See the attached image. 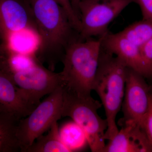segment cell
Returning <instances> with one entry per match:
<instances>
[{"label":"cell","mask_w":152,"mask_h":152,"mask_svg":"<svg viewBox=\"0 0 152 152\" xmlns=\"http://www.w3.org/2000/svg\"><path fill=\"white\" fill-rule=\"evenodd\" d=\"M39 37L38 60L54 71L71 44L80 40L62 7L55 0H27Z\"/></svg>","instance_id":"obj_1"},{"label":"cell","mask_w":152,"mask_h":152,"mask_svg":"<svg viewBox=\"0 0 152 152\" xmlns=\"http://www.w3.org/2000/svg\"><path fill=\"white\" fill-rule=\"evenodd\" d=\"M128 67L113 55L102 48L93 91L99 95L103 106L108 127L105 138L110 140L119 130L116 120L121 109Z\"/></svg>","instance_id":"obj_2"},{"label":"cell","mask_w":152,"mask_h":152,"mask_svg":"<svg viewBox=\"0 0 152 152\" xmlns=\"http://www.w3.org/2000/svg\"><path fill=\"white\" fill-rule=\"evenodd\" d=\"M103 36L98 39L79 40L69 46L62 61L63 70L60 72L63 86L79 94L91 95Z\"/></svg>","instance_id":"obj_3"},{"label":"cell","mask_w":152,"mask_h":152,"mask_svg":"<svg viewBox=\"0 0 152 152\" xmlns=\"http://www.w3.org/2000/svg\"><path fill=\"white\" fill-rule=\"evenodd\" d=\"M63 87L62 116L69 117L81 128L92 152H104L108 124L106 119L102 118L98 114L102 103L91 95L79 94Z\"/></svg>","instance_id":"obj_4"},{"label":"cell","mask_w":152,"mask_h":152,"mask_svg":"<svg viewBox=\"0 0 152 152\" xmlns=\"http://www.w3.org/2000/svg\"><path fill=\"white\" fill-rule=\"evenodd\" d=\"M62 86L49 94L27 116L20 120L18 137L21 151L26 152L39 137L49 130L62 116Z\"/></svg>","instance_id":"obj_5"},{"label":"cell","mask_w":152,"mask_h":152,"mask_svg":"<svg viewBox=\"0 0 152 152\" xmlns=\"http://www.w3.org/2000/svg\"><path fill=\"white\" fill-rule=\"evenodd\" d=\"M136 2L137 0H81L80 39L103 36L114 19L129 5Z\"/></svg>","instance_id":"obj_6"},{"label":"cell","mask_w":152,"mask_h":152,"mask_svg":"<svg viewBox=\"0 0 152 152\" xmlns=\"http://www.w3.org/2000/svg\"><path fill=\"white\" fill-rule=\"evenodd\" d=\"M10 72L25 99L35 107L41 102L43 97L62 86L60 73L47 69L37 62L24 70Z\"/></svg>","instance_id":"obj_7"},{"label":"cell","mask_w":152,"mask_h":152,"mask_svg":"<svg viewBox=\"0 0 152 152\" xmlns=\"http://www.w3.org/2000/svg\"><path fill=\"white\" fill-rule=\"evenodd\" d=\"M144 77L128 68L126 76L124 95L121 109L124 117L121 124L134 123L141 125L149 107V86Z\"/></svg>","instance_id":"obj_8"},{"label":"cell","mask_w":152,"mask_h":152,"mask_svg":"<svg viewBox=\"0 0 152 152\" xmlns=\"http://www.w3.org/2000/svg\"><path fill=\"white\" fill-rule=\"evenodd\" d=\"M24 30H31L37 34L32 12L27 1L0 0L1 43L5 44L11 36Z\"/></svg>","instance_id":"obj_9"},{"label":"cell","mask_w":152,"mask_h":152,"mask_svg":"<svg viewBox=\"0 0 152 152\" xmlns=\"http://www.w3.org/2000/svg\"><path fill=\"white\" fill-rule=\"evenodd\" d=\"M7 59L0 62V110L21 119L29 115L36 107L25 99L15 84Z\"/></svg>","instance_id":"obj_10"},{"label":"cell","mask_w":152,"mask_h":152,"mask_svg":"<svg viewBox=\"0 0 152 152\" xmlns=\"http://www.w3.org/2000/svg\"><path fill=\"white\" fill-rule=\"evenodd\" d=\"M102 48L119 59L128 68L145 77L140 47L128 40L119 33L105 34L102 41Z\"/></svg>","instance_id":"obj_11"},{"label":"cell","mask_w":152,"mask_h":152,"mask_svg":"<svg viewBox=\"0 0 152 152\" xmlns=\"http://www.w3.org/2000/svg\"><path fill=\"white\" fill-rule=\"evenodd\" d=\"M115 137L106 144L104 152H152V147L142 128L126 123Z\"/></svg>","instance_id":"obj_12"},{"label":"cell","mask_w":152,"mask_h":152,"mask_svg":"<svg viewBox=\"0 0 152 152\" xmlns=\"http://www.w3.org/2000/svg\"><path fill=\"white\" fill-rule=\"evenodd\" d=\"M20 120L0 110V152L21 151L18 137Z\"/></svg>","instance_id":"obj_13"},{"label":"cell","mask_w":152,"mask_h":152,"mask_svg":"<svg viewBox=\"0 0 152 152\" xmlns=\"http://www.w3.org/2000/svg\"><path fill=\"white\" fill-rule=\"evenodd\" d=\"M70 152L60 137L57 122L48 131L45 135L38 137L26 152Z\"/></svg>","instance_id":"obj_14"},{"label":"cell","mask_w":152,"mask_h":152,"mask_svg":"<svg viewBox=\"0 0 152 152\" xmlns=\"http://www.w3.org/2000/svg\"><path fill=\"white\" fill-rule=\"evenodd\" d=\"M59 132L62 141L71 152L81 151L88 145L84 132L73 121L63 125Z\"/></svg>","instance_id":"obj_15"},{"label":"cell","mask_w":152,"mask_h":152,"mask_svg":"<svg viewBox=\"0 0 152 152\" xmlns=\"http://www.w3.org/2000/svg\"><path fill=\"white\" fill-rule=\"evenodd\" d=\"M119 34L140 48L152 38V23L143 20L125 28Z\"/></svg>","instance_id":"obj_16"},{"label":"cell","mask_w":152,"mask_h":152,"mask_svg":"<svg viewBox=\"0 0 152 152\" xmlns=\"http://www.w3.org/2000/svg\"><path fill=\"white\" fill-rule=\"evenodd\" d=\"M140 49L145 66V77H152V38Z\"/></svg>","instance_id":"obj_17"},{"label":"cell","mask_w":152,"mask_h":152,"mask_svg":"<svg viewBox=\"0 0 152 152\" xmlns=\"http://www.w3.org/2000/svg\"><path fill=\"white\" fill-rule=\"evenodd\" d=\"M62 7L67 14L70 21L74 28L79 32L80 28V21L78 15L73 8L71 0H55Z\"/></svg>","instance_id":"obj_18"},{"label":"cell","mask_w":152,"mask_h":152,"mask_svg":"<svg viewBox=\"0 0 152 152\" xmlns=\"http://www.w3.org/2000/svg\"><path fill=\"white\" fill-rule=\"evenodd\" d=\"M141 128L152 147V95L150 98L149 107L144 118Z\"/></svg>","instance_id":"obj_19"},{"label":"cell","mask_w":152,"mask_h":152,"mask_svg":"<svg viewBox=\"0 0 152 152\" xmlns=\"http://www.w3.org/2000/svg\"><path fill=\"white\" fill-rule=\"evenodd\" d=\"M141 10L143 20L152 23V0H137Z\"/></svg>","instance_id":"obj_20"},{"label":"cell","mask_w":152,"mask_h":152,"mask_svg":"<svg viewBox=\"0 0 152 152\" xmlns=\"http://www.w3.org/2000/svg\"><path fill=\"white\" fill-rule=\"evenodd\" d=\"M9 50L4 44L0 43V62L5 58L8 55Z\"/></svg>","instance_id":"obj_21"},{"label":"cell","mask_w":152,"mask_h":152,"mask_svg":"<svg viewBox=\"0 0 152 152\" xmlns=\"http://www.w3.org/2000/svg\"><path fill=\"white\" fill-rule=\"evenodd\" d=\"M81 0H71L72 5L73 7V8L75 11L76 12L78 15L80 17V13H79V5Z\"/></svg>","instance_id":"obj_22"},{"label":"cell","mask_w":152,"mask_h":152,"mask_svg":"<svg viewBox=\"0 0 152 152\" xmlns=\"http://www.w3.org/2000/svg\"><path fill=\"white\" fill-rule=\"evenodd\" d=\"M149 89L150 93H151V94L152 95V84L151 85L149 86Z\"/></svg>","instance_id":"obj_23"}]
</instances>
